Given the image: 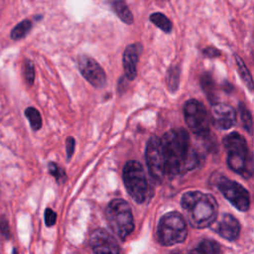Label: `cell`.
I'll use <instances>...</instances> for the list:
<instances>
[{"instance_id":"cell-1","label":"cell","mask_w":254,"mask_h":254,"mask_svg":"<svg viewBox=\"0 0 254 254\" xmlns=\"http://www.w3.org/2000/svg\"><path fill=\"white\" fill-rule=\"evenodd\" d=\"M165 177L188 172L197 167L202 157L190 148V136L183 128L172 129L160 138Z\"/></svg>"},{"instance_id":"cell-2","label":"cell","mask_w":254,"mask_h":254,"mask_svg":"<svg viewBox=\"0 0 254 254\" xmlns=\"http://www.w3.org/2000/svg\"><path fill=\"white\" fill-rule=\"evenodd\" d=\"M181 204L189 222L194 228L208 227L216 219L217 201L209 193L198 190L187 191L182 196Z\"/></svg>"},{"instance_id":"cell-3","label":"cell","mask_w":254,"mask_h":254,"mask_svg":"<svg viewBox=\"0 0 254 254\" xmlns=\"http://www.w3.org/2000/svg\"><path fill=\"white\" fill-rule=\"evenodd\" d=\"M227 151L228 167L244 178H250L253 173V160L246 140L237 132H232L223 138Z\"/></svg>"},{"instance_id":"cell-4","label":"cell","mask_w":254,"mask_h":254,"mask_svg":"<svg viewBox=\"0 0 254 254\" xmlns=\"http://www.w3.org/2000/svg\"><path fill=\"white\" fill-rule=\"evenodd\" d=\"M105 217L111 230L121 239H125L134 229L133 214L124 199L111 200L105 209Z\"/></svg>"},{"instance_id":"cell-5","label":"cell","mask_w":254,"mask_h":254,"mask_svg":"<svg viewBox=\"0 0 254 254\" xmlns=\"http://www.w3.org/2000/svg\"><path fill=\"white\" fill-rule=\"evenodd\" d=\"M188 234L186 221L179 212L164 214L158 224V241L165 246H171L185 241Z\"/></svg>"},{"instance_id":"cell-6","label":"cell","mask_w":254,"mask_h":254,"mask_svg":"<svg viewBox=\"0 0 254 254\" xmlns=\"http://www.w3.org/2000/svg\"><path fill=\"white\" fill-rule=\"evenodd\" d=\"M123 182L128 193L138 203H143L150 195L149 184L142 165L129 161L123 168Z\"/></svg>"},{"instance_id":"cell-7","label":"cell","mask_w":254,"mask_h":254,"mask_svg":"<svg viewBox=\"0 0 254 254\" xmlns=\"http://www.w3.org/2000/svg\"><path fill=\"white\" fill-rule=\"evenodd\" d=\"M184 116L188 127L196 136L209 133V118L204 105L196 100L190 99L184 105Z\"/></svg>"},{"instance_id":"cell-8","label":"cell","mask_w":254,"mask_h":254,"mask_svg":"<svg viewBox=\"0 0 254 254\" xmlns=\"http://www.w3.org/2000/svg\"><path fill=\"white\" fill-rule=\"evenodd\" d=\"M216 186L224 197L240 211H246L250 205V195L248 190L235 181L225 177H219Z\"/></svg>"},{"instance_id":"cell-9","label":"cell","mask_w":254,"mask_h":254,"mask_svg":"<svg viewBox=\"0 0 254 254\" xmlns=\"http://www.w3.org/2000/svg\"><path fill=\"white\" fill-rule=\"evenodd\" d=\"M77 66L82 76L94 87L101 88L106 84V74L100 64L88 56H79Z\"/></svg>"},{"instance_id":"cell-10","label":"cell","mask_w":254,"mask_h":254,"mask_svg":"<svg viewBox=\"0 0 254 254\" xmlns=\"http://www.w3.org/2000/svg\"><path fill=\"white\" fill-rule=\"evenodd\" d=\"M145 157L150 175L156 181H162L165 177V171L161 154L160 138L158 136H152L148 140Z\"/></svg>"},{"instance_id":"cell-11","label":"cell","mask_w":254,"mask_h":254,"mask_svg":"<svg viewBox=\"0 0 254 254\" xmlns=\"http://www.w3.org/2000/svg\"><path fill=\"white\" fill-rule=\"evenodd\" d=\"M211 121L215 128L228 130L236 124V111L230 105L216 103L211 109Z\"/></svg>"},{"instance_id":"cell-12","label":"cell","mask_w":254,"mask_h":254,"mask_svg":"<svg viewBox=\"0 0 254 254\" xmlns=\"http://www.w3.org/2000/svg\"><path fill=\"white\" fill-rule=\"evenodd\" d=\"M89 244L94 253H118L120 251L115 238L106 230L100 228L91 233Z\"/></svg>"},{"instance_id":"cell-13","label":"cell","mask_w":254,"mask_h":254,"mask_svg":"<svg viewBox=\"0 0 254 254\" xmlns=\"http://www.w3.org/2000/svg\"><path fill=\"white\" fill-rule=\"evenodd\" d=\"M142 49V45L136 43L127 46L124 51L123 67L125 71V76L129 80H133L137 75V64Z\"/></svg>"},{"instance_id":"cell-14","label":"cell","mask_w":254,"mask_h":254,"mask_svg":"<svg viewBox=\"0 0 254 254\" xmlns=\"http://www.w3.org/2000/svg\"><path fill=\"white\" fill-rule=\"evenodd\" d=\"M215 231L224 239L234 241L239 236L240 223L233 215L226 213L218 222Z\"/></svg>"},{"instance_id":"cell-15","label":"cell","mask_w":254,"mask_h":254,"mask_svg":"<svg viewBox=\"0 0 254 254\" xmlns=\"http://www.w3.org/2000/svg\"><path fill=\"white\" fill-rule=\"evenodd\" d=\"M111 7L125 24L131 25L133 23V15L124 0H111Z\"/></svg>"},{"instance_id":"cell-16","label":"cell","mask_w":254,"mask_h":254,"mask_svg":"<svg viewBox=\"0 0 254 254\" xmlns=\"http://www.w3.org/2000/svg\"><path fill=\"white\" fill-rule=\"evenodd\" d=\"M149 19L155 26H157L159 29H161L165 33H170L173 29V24L171 20L163 13H160V12L153 13L150 15Z\"/></svg>"},{"instance_id":"cell-17","label":"cell","mask_w":254,"mask_h":254,"mask_svg":"<svg viewBox=\"0 0 254 254\" xmlns=\"http://www.w3.org/2000/svg\"><path fill=\"white\" fill-rule=\"evenodd\" d=\"M221 251L219 244L214 240L205 239L202 240L195 249L190 250V252L196 253H204V254H217Z\"/></svg>"},{"instance_id":"cell-18","label":"cell","mask_w":254,"mask_h":254,"mask_svg":"<svg viewBox=\"0 0 254 254\" xmlns=\"http://www.w3.org/2000/svg\"><path fill=\"white\" fill-rule=\"evenodd\" d=\"M235 61H236V64H237V68H238V72L240 74V77L242 78L243 82L245 83V85L247 86V88L252 91L253 90V80H252V76L251 73L249 72L247 66L245 65L243 60L235 55Z\"/></svg>"},{"instance_id":"cell-19","label":"cell","mask_w":254,"mask_h":254,"mask_svg":"<svg viewBox=\"0 0 254 254\" xmlns=\"http://www.w3.org/2000/svg\"><path fill=\"white\" fill-rule=\"evenodd\" d=\"M166 83L171 92H176L180 83V67L178 65L171 66L167 71Z\"/></svg>"},{"instance_id":"cell-20","label":"cell","mask_w":254,"mask_h":254,"mask_svg":"<svg viewBox=\"0 0 254 254\" xmlns=\"http://www.w3.org/2000/svg\"><path fill=\"white\" fill-rule=\"evenodd\" d=\"M200 82H201V86L203 91L205 92V94L207 95L208 99L211 102H215L217 99L216 93H215V85L214 82L212 80V77L210 76V74L208 73H204L201 78H200Z\"/></svg>"},{"instance_id":"cell-21","label":"cell","mask_w":254,"mask_h":254,"mask_svg":"<svg viewBox=\"0 0 254 254\" xmlns=\"http://www.w3.org/2000/svg\"><path fill=\"white\" fill-rule=\"evenodd\" d=\"M31 29H32V22L30 20H24L13 28L10 36L15 41L21 40L27 36V34L31 31Z\"/></svg>"},{"instance_id":"cell-22","label":"cell","mask_w":254,"mask_h":254,"mask_svg":"<svg viewBox=\"0 0 254 254\" xmlns=\"http://www.w3.org/2000/svg\"><path fill=\"white\" fill-rule=\"evenodd\" d=\"M238 110L240 113V118L243 124L244 129L247 131V133L249 135H252L253 133V121H252V116L251 113L249 111V109L245 106L244 103H239L238 106Z\"/></svg>"},{"instance_id":"cell-23","label":"cell","mask_w":254,"mask_h":254,"mask_svg":"<svg viewBox=\"0 0 254 254\" xmlns=\"http://www.w3.org/2000/svg\"><path fill=\"white\" fill-rule=\"evenodd\" d=\"M25 116L28 118L33 130H39L42 127V117L40 112L34 107L25 109Z\"/></svg>"},{"instance_id":"cell-24","label":"cell","mask_w":254,"mask_h":254,"mask_svg":"<svg viewBox=\"0 0 254 254\" xmlns=\"http://www.w3.org/2000/svg\"><path fill=\"white\" fill-rule=\"evenodd\" d=\"M49 173L56 179L57 182L59 183H64L66 180V175L64 170H63L61 167H59L56 163L50 162L48 165Z\"/></svg>"},{"instance_id":"cell-25","label":"cell","mask_w":254,"mask_h":254,"mask_svg":"<svg viewBox=\"0 0 254 254\" xmlns=\"http://www.w3.org/2000/svg\"><path fill=\"white\" fill-rule=\"evenodd\" d=\"M24 76L27 84L29 86H32L35 80V66L33 62L31 61H26L25 66H24Z\"/></svg>"},{"instance_id":"cell-26","label":"cell","mask_w":254,"mask_h":254,"mask_svg":"<svg viewBox=\"0 0 254 254\" xmlns=\"http://www.w3.org/2000/svg\"><path fill=\"white\" fill-rule=\"evenodd\" d=\"M57 214L52 208H46L45 210V222L47 226H53L56 223Z\"/></svg>"},{"instance_id":"cell-27","label":"cell","mask_w":254,"mask_h":254,"mask_svg":"<svg viewBox=\"0 0 254 254\" xmlns=\"http://www.w3.org/2000/svg\"><path fill=\"white\" fill-rule=\"evenodd\" d=\"M0 233H1L5 238H7V239L10 238V236H11L8 221H7L6 217L3 216V215H0Z\"/></svg>"},{"instance_id":"cell-28","label":"cell","mask_w":254,"mask_h":254,"mask_svg":"<svg viewBox=\"0 0 254 254\" xmlns=\"http://www.w3.org/2000/svg\"><path fill=\"white\" fill-rule=\"evenodd\" d=\"M202 53L207 58H216V57L220 56V51L217 50L216 48H213V47L205 48Z\"/></svg>"},{"instance_id":"cell-29","label":"cell","mask_w":254,"mask_h":254,"mask_svg":"<svg viewBox=\"0 0 254 254\" xmlns=\"http://www.w3.org/2000/svg\"><path fill=\"white\" fill-rule=\"evenodd\" d=\"M74 145H75V142H74V139L72 137H68L66 139V154H67V158L69 159L72 154H73V151H74Z\"/></svg>"}]
</instances>
